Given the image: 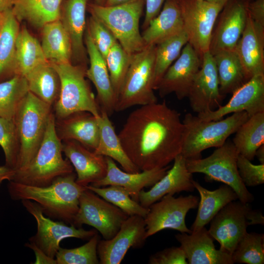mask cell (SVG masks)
<instances>
[{"label": "cell", "instance_id": "obj_14", "mask_svg": "<svg viewBox=\"0 0 264 264\" xmlns=\"http://www.w3.org/2000/svg\"><path fill=\"white\" fill-rule=\"evenodd\" d=\"M199 198L189 195L175 198L168 194L152 204L144 218L147 238L165 229L191 233L186 225L187 213L198 206Z\"/></svg>", "mask_w": 264, "mask_h": 264}, {"label": "cell", "instance_id": "obj_58", "mask_svg": "<svg viewBox=\"0 0 264 264\" xmlns=\"http://www.w3.org/2000/svg\"></svg>", "mask_w": 264, "mask_h": 264}, {"label": "cell", "instance_id": "obj_43", "mask_svg": "<svg viewBox=\"0 0 264 264\" xmlns=\"http://www.w3.org/2000/svg\"><path fill=\"white\" fill-rule=\"evenodd\" d=\"M132 55L128 53L117 42L109 50L105 61L110 81L117 96L129 68Z\"/></svg>", "mask_w": 264, "mask_h": 264}, {"label": "cell", "instance_id": "obj_41", "mask_svg": "<svg viewBox=\"0 0 264 264\" xmlns=\"http://www.w3.org/2000/svg\"><path fill=\"white\" fill-rule=\"evenodd\" d=\"M231 257L234 264H264V235L247 232L238 243Z\"/></svg>", "mask_w": 264, "mask_h": 264}, {"label": "cell", "instance_id": "obj_32", "mask_svg": "<svg viewBox=\"0 0 264 264\" xmlns=\"http://www.w3.org/2000/svg\"><path fill=\"white\" fill-rule=\"evenodd\" d=\"M42 37L41 46L48 62L51 64L70 62L71 41L60 19L44 24Z\"/></svg>", "mask_w": 264, "mask_h": 264}, {"label": "cell", "instance_id": "obj_25", "mask_svg": "<svg viewBox=\"0 0 264 264\" xmlns=\"http://www.w3.org/2000/svg\"><path fill=\"white\" fill-rule=\"evenodd\" d=\"M105 157L107 164L106 176L90 185L97 187L109 185L122 186L128 191L132 198L137 202H138L140 192L145 187H152L155 184L165 176L170 167L167 166L138 173H128L120 170L112 159Z\"/></svg>", "mask_w": 264, "mask_h": 264}, {"label": "cell", "instance_id": "obj_56", "mask_svg": "<svg viewBox=\"0 0 264 264\" xmlns=\"http://www.w3.org/2000/svg\"><path fill=\"white\" fill-rule=\"evenodd\" d=\"M106 0H95V3L96 4L100 5H104Z\"/></svg>", "mask_w": 264, "mask_h": 264}, {"label": "cell", "instance_id": "obj_44", "mask_svg": "<svg viewBox=\"0 0 264 264\" xmlns=\"http://www.w3.org/2000/svg\"><path fill=\"white\" fill-rule=\"evenodd\" d=\"M0 146L5 157V165L15 169L20 152V145L13 119L0 117Z\"/></svg>", "mask_w": 264, "mask_h": 264}, {"label": "cell", "instance_id": "obj_10", "mask_svg": "<svg viewBox=\"0 0 264 264\" xmlns=\"http://www.w3.org/2000/svg\"><path fill=\"white\" fill-rule=\"evenodd\" d=\"M210 234L220 244V249L231 256L249 225L264 224L262 213L253 210L249 203L232 201L210 221Z\"/></svg>", "mask_w": 264, "mask_h": 264}, {"label": "cell", "instance_id": "obj_27", "mask_svg": "<svg viewBox=\"0 0 264 264\" xmlns=\"http://www.w3.org/2000/svg\"><path fill=\"white\" fill-rule=\"evenodd\" d=\"M179 0H167L141 34L146 45H157L184 29Z\"/></svg>", "mask_w": 264, "mask_h": 264}, {"label": "cell", "instance_id": "obj_55", "mask_svg": "<svg viewBox=\"0 0 264 264\" xmlns=\"http://www.w3.org/2000/svg\"><path fill=\"white\" fill-rule=\"evenodd\" d=\"M211 2L220 3L225 5L229 0H204Z\"/></svg>", "mask_w": 264, "mask_h": 264}, {"label": "cell", "instance_id": "obj_13", "mask_svg": "<svg viewBox=\"0 0 264 264\" xmlns=\"http://www.w3.org/2000/svg\"><path fill=\"white\" fill-rule=\"evenodd\" d=\"M188 42L200 58L209 51L215 22L224 5L204 0H179Z\"/></svg>", "mask_w": 264, "mask_h": 264}, {"label": "cell", "instance_id": "obj_16", "mask_svg": "<svg viewBox=\"0 0 264 264\" xmlns=\"http://www.w3.org/2000/svg\"><path fill=\"white\" fill-rule=\"evenodd\" d=\"M201 65L200 57L188 42L161 78L156 89L159 96L163 98L174 93L179 100L187 97Z\"/></svg>", "mask_w": 264, "mask_h": 264}, {"label": "cell", "instance_id": "obj_11", "mask_svg": "<svg viewBox=\"0 0 264 264\" xmlns=\"http://www.w3.org/2000/svg\"><path fill=\"white\" fill-rule=\"evenodd\" d=\"M22 203L26 211L35 218L37 230L35 235L29 239L48 257L55 259L61 247V242L68 238H75L88 240L97 233L95 230H87L72 224L67 225L63 221H54L44 216L41 206L36 202L22 200Z\"/></svg>", "mask_w": 264, "mask_h": 264}, {"label": "cell", "instance_id": "obj_19", "mask_svg": "<svg viewBox=\"0 0 264 264\" xmlns=\"http://www.w3.org/2000/svg\"><path fill=\"white\" fill-rule=\"evenodd\" d=\"M247 5L240 0H229L223 6L212 35L209 51L212 55L219 51L235 50L245 26Z\"/></svg>", "mask_w": 264, "mask_h": 264}, {"label": "cell", "instance_id": "obj_46", "mask_svg": "<svg viewBox=\"0 0 264 264\" xmlns=\"http://www.w3.org/2000/svg\"><path fill=\"white\" fill-rule=\"evenodd\" d=\"M239 176L246 186H256L264 183V164L255 165L239 154L237 162Z\"/></svg>", "mask_w": 264, "mask_h": 264}, {"label": "cell", "instance_id": "obj_20", "mask_svg": "<svg viewBox=\"0 0 264 264\" xmlns=\"http://www.w3.org/2000/svg\"><path fill=\"white\" fill-rule=\"evenodd\" d=\"M62 146L63 153L75 170L78 184L86 187L105 177L107 172L105 156L75 140L63 141Z\"/></svg>", "mask_w": 264, "mask_h": 264}, {"label": "cell", "instance_id": "obj_45", "mask_svg": "<svg viewBox=\"0 0 264 264\" xmlns=\"http://www.w3.org/2000/svg\"><path fill=\"white\" fill-rule=\"evenodd\" d=\"M87 29L94 45L105 59L117 40L108 28L93 15L88 19Z\"/></svg>", "mask_w": 264, "mask_h": 264}, {"label": "cell", "instance_id": "obj_54", "mask_svg": "<svg viewBox=\"0 0 264 264\" xmlns=\"http://www.w3.org/2000/svg\"><path fill=\"white\" fill-rule=\"evenodd\" d=\"M131 0H106L104 5L107 6H114L126 3Z\"/></svg>", "mask_w": 264, "mask_h": 264}, {"label": "cell", "instance_id": "obj_12", "mask_svg": "<svg viewBox=\"0 0 264 264\" xmlns=\"http://www.w3.org/2000/svg\"><path fill=\"white\" fill-rule=\"evenodd\" d=\"M79 207L72 225L87 224L99 231L105 240L112 238L129 217L120 208L86 189L79 198Z\"/></svg>", "mask_w": 264, "mask_h": 264}, {"label": "cell", "instance_id": "obj_1", "mask_svg": "<svg viewBox=\"0 0 264 264\" xmlns=\"http://www.w3.org/2000/svg\"><path fill=\"white\" fill-rule=\"evenodd\" d=\"M184 127L164 100L132 111L118 134L125 152L141 171L163 168L180 154Z\"/></svg>", "mask_w": 264, "mask_h": 264}, {"label": "cell", "instance_id": "obj_38", "mask_svg": "<svg viewBox=\"0 0 264 264\" xmlns=\"http://www.w3.org/2000/svg\"><path fill=\"white\" fill-rule=\"evenodd\" d=\"M188 41V35L184 28L176 35L156 45L154 90H156L161 78L180 55L182 48Z\"/></svg>", "mask_w": 264, "mask_h": 264}, {"label": "cell", "instance_id": "obj_30", "mask_svg": "<svg viewBox=\"0 0 264 264\" xmlns=\"http://www.w3.org/2000/svg\"><path fill=\"white\" fill-rule=\"evenodd\" d=\"M96 118L99 128V139L94 152L117 161L126 172H140L141 171L132 162L125 152L109 115L105 111H101L100 115Z\"/></svg>", "mask_w": 264, "mask_h": 264}, {"label": "cell", "instance_id": "obj_31", "mask_svg": "<svg viewBox=\"0 0 264 264\" xmlns=\"http://www.w3.org/2000/svg\"><path fill=\"white\" fill-rule=\"evenodd\" d=\"M65 0H16L12 11L19 22L25 21L38 28L60 19Z\"/></svg>", "mask_w": 264, "mask_h": 264}, {"label": "cell", "instance_id": "obj_47", "mask_svg": "<svg viewBox=\"0 0 264 264\" xmlns=\"http://www.w3.org/2000/svg\"><path fill=\"white\" fill-rule=\"evenodd\" d=\"M150 264H187L185 254L179 247L172 246L152 255Z\"/></svg>", "mask_w": 264, "mask_h": 264}, {"label": "cell", "instance_id": "obj_53", "mask_svg": "<svg viewBox=\"0 0 264 264\" xmlns=\"http://www.w3.org/2000/svg\"><path fill=\"white\" fill-rule=\"evenodd\" d=\"M255 156L257 157L260 164H264V144L258 149L255 154Z\"/></svg>", "mask_w": 264, "mask_h": 264}, {"label": "cell", "instance_id": "obj_49", "mask_svg": "<svg viewBox=\"0 0 264 264\" xmlns=\"http://www.w3.org/2000/svg\"><path fill=\"white\" fill-rule=\"evenodd\" d=\"M247 10L254 22L264 26V0H256L248 3Z\"/></svg>", "mask_w": 264, "mask_h": 264}, {"label": "cell", "instance_id": "obj_39", "mask_svg": "<svg viewBox=\"0 0 264 264\" xmlns=\"http://www.w3.org/2000/svg\"><path fill=\"white\" fill-rule=\"evenodd\" d=\"M29 91L25 77L15 75L0 82V117L13 119L19 106Z\"/></svg>", "mask_w": 264, "mask_h": 264}, {"label": "cell", "instance_id": "obj_7", "mask_svg": "<svg viewBox=\"0 0 264 264\" xmlns=\"http://www.w3.org/2000/svg\"><path fill=\"white\" fill-rule=\"evenodd\" d=\"M155 49V45H148L132 55L118 94L115 111L157 102L154 91Z\"/></svg>", "mask_w": 264, "mask_h": 264}, {"label": "cell", "instance_id": "obj_52", "mask_svg": "<svg viewBox=\"0 0 264 264\" xmlns=\"http://www.w3.org/2000/svg\"><path fill=\"white\" fill-rule=\"evenodd\" d=\"M16 0H0V12L12 8Z\"/></svg>", "mask_w": 264, "mask_h": 264}, {"label": "cell", "instance_id": "obj_26", "mask_svg": "<svg viewBox=\"0 0 264 264\" xmlns=\"http://www.w3.org/2000/svg\"><path fill=\"white\" fill-rule=\"evenodd\" d=\"M55 130L63 141H76L94 151L98 144L99 128L97 118L87 111L73 113L62 118H55Z\"/></svg>", "mask_w": 264, "mask_h": 264}, {"label": "cell", "instance_id": "obj_8", "mask_svg": "<svg viewBox=\"0 0 264 264\" xmlns=\"http://www.w3.org/2000/svg\"><path fill=\"white\" fill-rule=\"evenodd\" d=\"M145 0H131L107 6L88 4L91 15L97 17L111 31L123 48L132 55L146 46L139 31V21Z\"/></svg>", "mask_w": 264, "mask_h": 264}, {"label": "cell", "instance_id": "obj_22", "mask_svg": "<svg viewBox=\"0 0 264 264\" xmlns=\"http://www.w3.org/2000/svg\"><path fill=\"white\" fill-rule=\"evenodd\" d=\"M235 50L247 81L255 75L264 74V26L254 22L248 13Z\"/></svg>", "mask_w": 264, "mask_h": 264}, {"label": "cell", "instance_id": "obj_21", "mask_svg": "<svg viewBox=\"0 0 264 264\" xmlns=\"http://www.w3.org/2000/svg\"><path fill=\"white\" fill-rule=\"evenodd\" d=\"M189 264H233L231 256L219 249L205 227L175 235Z\"/></svg>", "mask_w": 264, "mask_h": 264}, {"label": "cell", "instance_id": "obj_28", "mask_svg": "<svg viewBox=\"0 0 264 264\" xmlns=\"http://www.w3.org/2000/svg\"><path fill=\"white\" fill-rule=\"evenodd\" d=\"M88 2V0H65L60 19L71 41L72 56L79 61L85 58L84 33Z\"/></svg>", "mask_w": 264, "mask_h": 264}, {"label": "cell", "instance_id": "obj_37", "mask_svg": "<svg viewBox=\"0 0 264 264\" xmlns=\"http://www.w3.org/2000/svg\"><path fill=\"white\" fill-rule=\"evenodd\" d=\"M232 142L239 154L252 161L264 144V112L249 117L235 132Z\"/></svg>", "mask_w": 264, "mask_h": 264}, {"label": "cell", "instance_id": "obj_50", "mask_svg": "<svg viewBox=\"0 0 264 264\" xmlns=\"http://www.w3.org/2000/svg\"><path fill=\"white\" fill-rule=\"evenodd\" d=\"M25 246L32 249L36 256L34 264H57L55 259L51 258L46 255L44 252L37 246L34 243L29 242L25 244Z\"/></svg>", "mask_w": 264, "mask_h": 264}, {"label": "cell", "instance_id": "obj_18", "mask_svg": "<svg viewBox=\"0 0 264 264\" xmlns=\"http://www.w3.org/2000/svg\"><path fill=\"white\" fill-rule=\"evenodd\" d=\"M232 94L225 105L197 116L205 120H219L236 112L245 111L249 117L264 112V74L253 76Z\"/></svg>", "mask_w": 264, "mask_h": 264}, {"label": "cell", "instance_id": "obj_40", "mask_svg": "<svg viewBox=\"0 0 264 264\" xmlns=\"http://www.w3.org/2000/svg\"><path fill=\"white\" fill-rule=\"evenodd\" d=\"M85 187L120 208L128 216L136 215L144 218L149 212V208L144 207L132 199L128 191L122 186L97 187L88 185Z\"/></svg>", "mask_w": 264, "mask_h": 264}, {"label": "cell", "instance_id": "obj_15", "mask_svg": "<svg viewBox=\"0 0 264 264\" xmlns=\"http://www.w3.org/2000/svg\"><path fill=\"white\" fill-rule=\"evenodd\" d=\"M147 239L144 218L129 216L112 238L99 240L97 248L99 264H120L130 248L143 246Z\"/></svg>", "mask_w": 264, "mask_h": 264}, {"label": "cell", "instance_id": "obj_57", "mask_svg": "<svg viewBox=\"0 0 264 264\" xmlns=\"http://www.w3.org/2000/svg\"><path fill=\"white\" fill-rule=\"evenodd\" d=\"M3 17V13L0 12V26L2 21Z\"/></svg>", "mask_w": 264, "mask_h": 264}, {"label": "cell", "instance_id": "obj_51", "mask_svg": "<svg viewBox=\"0 0 264 264\" xmlns=\"http://www.w3.org/2000/svg\"><path fill=\"white\" fill-rule=\"evenodd\" d=\"M15 171L6 165L0 166V187L4 180L11 181L14 175Z\"/></svg>", "mask_w": 264, "mask_h": 264}, {"label": "cell", "instance_id": "obj_23", "mask_svg": "<svg viewBox=\"0 0 264 264\" xmlns=\"http://www.w3.org/2000/svg\"><path fill=\"white\" fill-rule=\"evenodd\" d=\"M172 167L166 174L148 191L142 190L138 195V202L149 208L164 196L174 195L182 191L193 192V174L187 169L186 159L180 154L174 160Z\"/></svg>", "mask_w": 264, "mask_h": 264}, {"label": "cell", "instance_id": "obj_29", "mask_svg": "<svg viewBox=\"0 0 264 264\" xmlns=\"http://www.w3.org/2000/svg\"><path fill=\"white\" fill-rule=\"evenodd\" d=\"M192 182L200 196L197 216L190 229L194 231L205 227L221 209L238 197L234 190L225 184L210 191L194 179Z\"/></svg>", "mask_w": 264, "mask_h": 264}, {"label": "cell", "instance_id": "obj_42", "mask_svg": "<svg viewBox=\"0 0 264 264\" xmlns=\"http://www.w3.org/2000/svg\"><path fill=\"white\" fill-rule=\"evenodd\" d=\"M99 240L96 233L82 246L72 249L60 247L55 256L57 264H99L97 250Z\"/></svg>", "mask_w": 264, "mask_h": 264}, {"label": "cell", "instance_id": "obj_35", "mask_svg": "<svg viewBox=\"0 0 264 264\" xmlns=\"http://www.w3.org/2000/svg\"><path fill=\"white\" fill-rule=\"evenodd\" d=\"M213 56L216 64L220 91L224 97L244 84L243 67L235 50L219 51Z\"/></svg>", "mask_w": 264, "mask_h": 264}, {"label": "cell", "instance_id": "obj_34", "mask_svg": "<svg viewBox=\"0 0 264 264\" xmlns=\"http://www.w3.org/2000/svg\"><path fill=\"white\" fill-rule=\"evenodd\" d=\"M29 91L53 107L60 91L59 75L49 62L41 64L25 76Z\"/></svg>", "mask_w": 264, "mask_h": 264}, {"label": "cell", "instance_id": "obj_24", "mask_svg": "<svg viewBox=\"0 0 264 264\" xmlns=\"http://www.w3.org/2000/svg\"><path fill=\"white\" fill-rule=\"evenodd\" d=\"M85 33V44L89 61V66L86 70V77L92 82L96 89V100L100 110L105 111L110 116L115 111L117 96L105 58L94 45L87 29Z\"/></svg>", "mask_w": 264, "mask_h": 264}, {"label": "cell", "instance_id": "obj_48", "mask_svg": "<svg viewBox=\"0 0 264 264\" xmlns=\"http://www.w3.org/2000/svg\"><path fill=\"white\" fill-rule=\"evenodd\" d=\"M167 0H145V15L142 27L147 28L150 22L160 12Z\"/></svg>", "mask_w": 264, "mask_h": 264}, {"label": "cell", "instance_id": "obj_6", "mask_svg": "<svg viewBox=\"0 0 264 264\" xmlns=\"http://www.w3.org/2000/svg\"><path fill=\"white\" fill-rule=\"evenodd\" d=\"M51 64L59 75L61 83L59 97L52 107L55 118H64L79 111L99 116L100 108L86 79L87 68L70 62Z\"/></svg>", "mask_w": 264, "mask_h": 264}, {"label": "cell", "instance_id": "obj_3", "mask_svg": "<svg viewBox=\"0 0 264 264\" xmlns=\"http://www.w3.org/2000/svg\"><path fill=\"white\" fill-rule=\"evenodd\" d=\"M55 117L48 118L43 140L35 155L24 169L15 171L11 181L37 187L50 185L58 177L74 172L70 161L62 155V141L55 130Z\"/></svg>", "mask_w": 264, "mask_h": 264}, {"label": "cell", "instance_id": "obj_33", "mask_svg": "<svg viewBox=\"0 0 264 264\" xmlns=\"http://www.w3.org/2000/svg\"><path fill=\"white\" fill-rule=\"evenodd\" d=\"M3 15L0 27V82L15 75L16 42L20 31L19 21L12 8Z\"/></svg>", "mask_w": 264, "mask_h": 264}, {"label": "cell", "instance_id": "obj_9", "mask_svg": "<svg viewBox=\"0 0 264 264\" xmlns=\"http://www.w3.org/2000/svg\"><path fill=\"white\" fill-rule=\"evenodd\" d=\"M239 154L233 142L226 140L206 158L186 159V167L192 174H204L207 181H219L228 185L236 192L239 200L249 203L254 198L239 176L237 165Z\"/></svg>", "mask_w": 264, "mask_h": 264}, {"label": "cell", "instance_id": "obj_36", "mask_svg": "<svg viewBox=\"0 0 264 264\" xmlns=\"http://www.w3.org/2000/svg\"><path fill=\"white\" fill-rule=\"evenodd\" d=\"M47 62L38 40L25 27L20 29L16 42L15 75L25 77L36 67Z\"/></svg>", "mask_w": 264, "mask_h": 264}, {"label": "cell", "instance_id": "obj_4", "mask_svg": "<svg viewBox=\"0 0 264 264\" xmlns=\"http://www.w3.org/2000/svg\"><path fill=\"white\" fill-rule=\"evenodd\" d=\"M248 118L244 111L219 120H205L186 113L182 121L184 131L180 154L186 159L201 158L202 151L222 145Z\"/></svg>", "mask_w": 264, "mask_h": 264}, {"label": "cell", "instance_id": "obj_2", "mask_svg": "<svg viewBox=\"0 0 264 264\" xmlns=\"http://www.w3.org/2000/svg\"><path fill=\"white\" fill-rule=\"evenodd\" d=\"M74 172L58 177L49 186L37 187L9 181L7 188L14 200L29 199L37 203L48 218L72 224L85 187L76 182Z\"/></svg>", "mask_w": 264, "mask_h": 264}, {"label": "cell", "instance_id": "obj_17", "mask_svg": "<svg viewBox=\"0 0 264 264\" xmlns=\"http://www.w3.org/2000/svg\"><path fill=\"white\" fill-rule=\"evenodd\" d=\"M200 68L190 87L187 97L192 110L198 114L214 110L223 98L220 91L216 64L210 51L201 57Z\"/></svg>", "mask_w": 264, "mask_h": 264}, {"label": "cell", "instance_id": "obj_5", "mask_svg": "<svg viewBox=\"0 0 264 264\" xmlns=\"http://www.w3.org/2000/svg\"><path fill=\"white\" fill-rule=\"evenodd\" d=\"M51 106L28 91L13 118L20 148L15 171L25 168L35 155L45 134Z\"/></svg>", "mask_w": 264, "mask_h": 264}]
</instances>
